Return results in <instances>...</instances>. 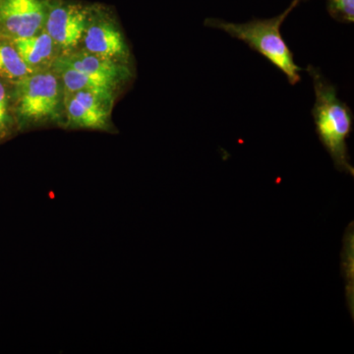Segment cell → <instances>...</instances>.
<instances>
[{
  "label": "cell",
  "mask_w": 354,
  "mask_h": 354,
  "mask_svg": "<svg viewBox=\"0 0 354 354\" xmlns=\"http://www.w3.org/2000/svg\"><path fill=\"white\" fill-rule=\"evenodd\" d=\"M327 10L333 19L342 23H353L354 0H328Z\"/></svg>",
  "instance_id": "4fadbf2b"
},
{
  "label": "cell",
  "mask_w": 354,
  "mask_h": 354,
  "mask_svg": "<svg viewBox=\"0 0 354 354\" xmlns=\"http://www.w3.org/2000/svg\"><path fill=\"white\" fill-rule=\"evenodd\" d=\"M300 2L301 0H292L283 13L269 19H254L239 24L218 18H207L204 25L227 32L232 38L241 39L281 70L290 85H297L301 80L300 72L302 69L295 64L292 53L281 36V28Z\"/></svg>",
  "instance_id": "7a4b0ae2"
},
{
  "label": "cell",
  "mask_w": 354,
  "mask_h": 354,
  "mask_svg": "<svg viewBox=\"0 0 354 354\" xmlns=\"http://www.w3.org/2000/svg\"><path fill=\"white\" fill-rule=\"evenodd\" d=\"M50 0H0V38L15 41L44 29Z\"/></svg>",
  "instance_id": "5b68a950"
},
{
  "label": "cell",
  "mask_w": 354,
  "mask_h": 354,
  "mask_svg": "<svg viewBox=\"0 0 354 354\" xmlns=\"http://www.w3.org/2000/svg\"><path fill=\"white\" fill-rule=\"evenodd\" d=\"M16 128L11 104L10 83L0 78V141L10 137Z\"/></svg>",
  "instance_id": "7c38bea8"
},
{
  "label": "cell",
  "mask_w": 354,
  "mask_h": 354,
  "mask_svg": "<svg viewBox=\"0 0 354 354\" xmlns=\"http://www.w3.org/2000/svg\"><path fill=\"white\" fill-rule=\"evenodd\" d=\"M307 72L315 92L312 115L319 139L332 158L335 169L353 176L354 169L346 146V139L353 130V111L339 99L337 88L325 78L320 69L308 65Z\"/></svg>",
  "instance_id": "6da1fadb"
},
{
  "label": "cell",
  "mask_w": 354,
  "mask_h": 354,
  "mask_svg": "<svg viewBox=\"0 0 354 354\" xmlns=\"http://www.w3.org/2000/svg\"><path fill=\"white\" fill-rule=\"evenodd\" d=\"M82 50L99 57L128 64L129 48L120 27L111 18L91 9Z\"/></svg>",
  "instance_id": "52a82bcc"
},
{
  "label": "cell",
  "mask_w": 354,
  "mask_h": 354,
  "mask_svg": "<svg viewBox=\"0 0 354 354\" xmlns=\"http://www.w3.org/2000/svg\"><path fill=\"white\" fill-rule=\"evenodd\" d=\"M34 72L23 62L13 41L0 38V78L12 83Z\"/></svg>",
  "instance_id": "8fae6325"
},
{
  "label": "cell",
  "mask_w": 354,
  "mask_h": 354,
  "mask_svg": "<svg viewBox=\"0 0 354 354\" xmlns=\"http://www.w3.org/2000/svg\"><path fill=\"white\" fill-rule=\"evenodd\" d=\"M113 100L91 91L64 92L67 124L72 128L108 130Z\"/></svg>",
  "instance_id": "8992f818"
},
{
  "label": "cell",
  "mask_w": 354,
  "mask_h": 354,
  "mask_svg": "<svg viewBox=\"0 0 354 354\" xmlns=\"http://www.w3.org/2000/svg\"><path fill=\"white\" fill-rule=\"evenodd\" d=\"M348 239H346V246H344V247H346V249H344V250H346V252H344V257H346V260H348V261H346V263H348V271H346L348 272V302H351V307H353V300L351 299V297L353 299V286L351 285V281H349V279H351V281H353V278H351V272H349V271H351V269H353V230H351V234H349V232H348Z\"/></svg>",
  "instance_id": "5bb4252c"
},
{
  "label": "cell",
  "mask_w": 354,
  "mask_h": 354,
  "mask_svg": "<svg viewBox=\"0 0 354 354\" xmlns=\"http://www.w3.org/2000/svg\"><path fill=\"white\" fill-rule=\"evenodd\" d=\"M13 44L23 62L34 71L51 68L62 53L44 29L27 38L15 39Z\"/></svg>",
  "instance_id": "9c48e42d"
},
{
  "label": "cell",
  "mask_w": 354,
  "mask_h": 354,
  "mask_svg": "<svg viewBox=\"0 0 354 354\" xmlns=\"http://www.w3.org/2000/svg\"><path fill=\"white\" fill-rule=\"evenodd\" d=\"M90 13L91 9L80 3L50 0L44 29L62 53L77 50L82 41Z\"/></svg>",
  "instance_id": "277c9868"
},
{
  "label": "cell",
  "mask_w": 354,
  "mask_h": 354,
  "mask_svg": "<svg viewBox=\"0 0 354 354\" xmlns=\"http://www.w3.org/2000/svg\"><path fill=\"white\" fill-rule=\"evenodd\" d=\"M53 68L57 72L64 84V92L73 93L77 91H91L95 94L104 95L108 99H115L116 91L121 84L114 82L102 77L88 75L83 72L62 65L53 64Z\"/></svg>",
  "instance_id": "30bf717a"
},
{
  "label": "cell",
  "mask_w": 354,
  "mask_h": 354,
  "mask_svg": "<svg viewBox=\"0 0 354 354\" xmlns=\"http://www.w3.org/2000/svg\"><path fill=\"white\" fill-rule=\"evenodd\" d=\"M83 72L88 75L102 77L123 85L132 77L129 64L99 57L84 50H74L62 53L55 64Z\"/></svg>",
  "instance_id": "ba28073f"
},
{
  "label": "cell",
  "mask_w": 354,
  "mask_h": 354,
  "mask_svg": "<svg viewBox=\"0 0 354 354\" xmlns=\"http://www.w3.org/2000/svg\"><path fill=\"white\" fill-rule=\"evenodd\" d=\"M11 104L16 127L58 121L64 109V87L51 68L39 70L10 83Z\"/></svg>",
  "instance_id": "3957f363"
}]
</instances>
